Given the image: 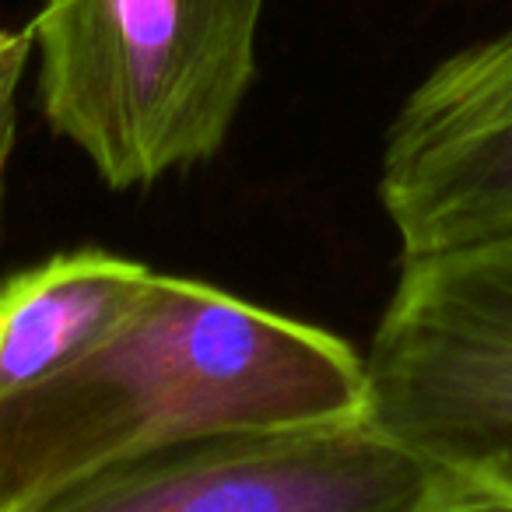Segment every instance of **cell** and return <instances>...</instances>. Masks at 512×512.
I'll use <instances>...</instances> for the list:
<instances>
[{
  "label": "cell",
  "instance_id": "obj_5",
  "mask_svg": "<svg viewBox=\"0 0 512 512\" xmlns=\"http://www.w3.org/2000/svg\"><path fill=\"white\" fill-rule=\"evenodd\" d=\"M379 200L404 264L512 239V29L414 85L386 130Z\"/></svg>",
  "mask_w": 512,
  "mask_h": 512
},
{
  "label": "cell",
  "instance_id": "obj_3",
  "mask_svg": "<svg viewBox=\"0 0 512 512\" xmlns=\"http://www.w3.org/2000/svg\"><path fill=\"white\" fill-rule=\"evenodd\" d=\"M365 372L372 425L512 495V239L404 264Z\"/></svg>",
  "mask_w": 512,
  "mask_h": 512
},
{
  "label": "cell",
  "instance_id": "obj_1",
  "mask_svg": "<svg viewBox=\"0 0 512 512\" xmlns=\"http://www.w3.org/2000/svg\"><path fill=\"white\" fill-rule=\"evenodd\" d=\"M362 414L369 372L348 341L155 271L102 348L0 404V512L186 442Z\"/></svg>",
  "mask_w": 512,
  "mask_h": 512
},
{
  "label": "cell",
  "instance_id": "obj_4",
  "mask_svg": "<svg viewBox=\"0 0 512 512\" xmlns=\"http://www.w3.org/2000/svg\"><path fill=\"white\" fill-rule=\"evenodd\" d=\"M456 484L362 414L172 446L25 512H428Z\"/></svg>",
  "mask_w": 512,
  "mask_h": 512
},
{
  "label": "cell",
  "instance_id": "obj_2",
  "mask_svg": "<svg viewBox=\"0 0 512 512\" xmlns=\"http://www.w3.org/2000/svg\"><path fill=\"white\" fill-rule=\"evenodd\" d=\"M264 0H43L39 106L113 190L225 148L256 78Z\"/></svg>",
  "mask_w": 512,
  "mask_h": 512
},
{
  "label": "cell",
  "instance_id": "obj_7",
  "mask_svg": "<svg viewBox=\"0 0 512 512\" xmlns=\"http://www.w3.org/2000/svg\"><path fill=\"white\" fill-rule=\"evenodd\" d=\"M32 60V36L0 29V214H4V186L18 137V95H22L25 67Z\"/></svg>",
  "mask_w": 512,
  "mask_h": 512
},
{
  "label": "cell",
  "instance_id": "obj_8",
  "mask_svg": "<svg viewBox=\"0 0 512 512\" xmlns=\"http://www.w3.org/2000/svg\"><path fill=\"white\" fill-rule=\"evenodd\" d=\"M428 512H512V495L456 484V488L449 491L446 498H439Z\"/></svg>",
  "mask_w": 512,
  "mask_h": 512
},
{
  "label": "cell",
  "instance_id": "obj_6",
  "mask_svg": "<svg viewBox=\"0 0 512 512\" xmlns=\"http://www.w3.org/2000/svg\"><path fill=\"white\" fill-rule=\"evenodd\" d=\"M151 271L106 249L57 253L0 285V404L64 376L109 341L148 292Z\"/></svg>",
  "mask_w": 512,
  "mask_h": 512
}]
</instances>
